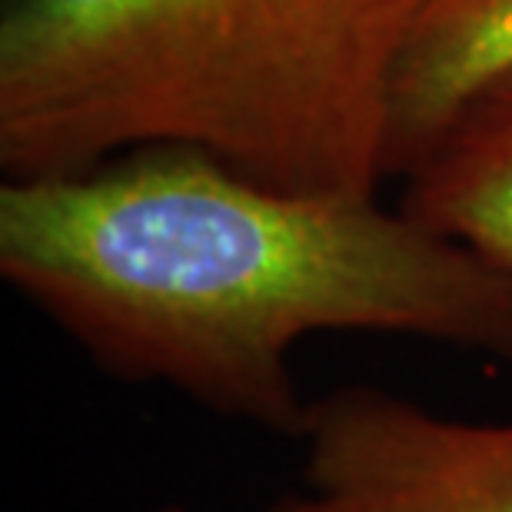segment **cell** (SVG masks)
I'll return each mask as SVG.
<instances>
[{
  "mask_svg": "<svg viewBox=\"0 0 512 512\" xmlns=\"http://www.w3.org/2000/svg\"><path fill=\"white\" fill-rule=\"evenodd\" d=\"M423 0H4L0 170L187 147L256 183L373 197Z\"/></svg>",
  "mask_w": 512,
  "mask_h": 512,
  "instance_id": "obj_2",
  "label": "cell"
},
{
  "mask_svg": "<svg viewBox=\"0 0 512 512\" xmlns=\"http://www.w3.org/2000/svg\"><path fill=\"white\" fill-rule=\"evenodd\" d=\"M150 512H187L183 506H160V509H150Z\"/></svg>",
  "mask_w": 512,
  "mask_h": 512,
  "instance_id": "obj_6",
  "label": "cell"
},
{
  "mask_svg": "<svg viewBox=\"0 0 512 512\" xmlns=\"http://www.w3.org/2000/svg\"><path fill=\"white\" fill-rule=\"evenodd\" d=\"M509 70L512 0H423L396 77L393 177H406Z\"/></svg>",
  "mask_w": 512,
  "mask_h": 512,
  "instance_id": "obj_4",
  "label": "cell"
},
{
  "mask_svg": "<svg viewBox=\"0 0 512 512\" xmlns=\"http://www.w3.org/2000/svg\"><path fill=\"white\" fill-rule=\"evenodd\" d=\"M0 276L97 370L296 439L290 356L380 333L512 363V270L353 193L256 183L187 147L4 180Z\"/></svg>",
  "mask_w": 512,
  "mask_h": 512,
  "instance_id": "obj_1",
  "label": "cell"
},
{
  "mask_svg": "<svg viewBox=\"0 0 512 512\" xmlns=\"http://www.w3.org/2000/svg\"><path fill=\"white\" fill-rule=\"evenodd\" d=\"M300 486L266 512H512V423L350 383L310 399Z\"/></svg>",
  "mask_w": 512,
  "mask_h": 512,
  "instance_id": "obj_3",
  "label": "cell"
},
{
  "mask_svg": "<svg viewBox=\"0 0 512 512\" xmlns=\"http://www.w3.org/2000/svg\"><path fill=\"white\" fill-rule=\"evenodd\" d=\"M403 180L406 213L512 270V70L469 100Z\"/></svg>",
  "mask_w": 512,
  "mask_h": 512,
  "instance_id": "obj_5",
  "label": "cell"
}]
</instances>
